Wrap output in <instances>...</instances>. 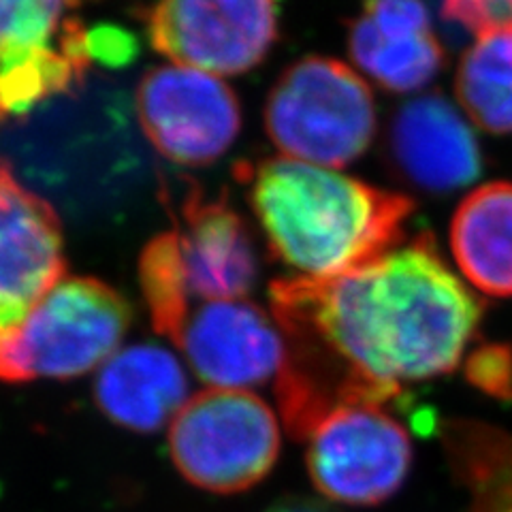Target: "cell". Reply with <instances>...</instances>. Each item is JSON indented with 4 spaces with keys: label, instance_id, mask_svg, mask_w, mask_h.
Here are the masks:
<instances>
[{
    "label": "cell",
    "instance_id": "obj_20",
    "mask_svg": "<svg viewBox=\"0 0 512 512\" xmlns=\"http://www.w3.org/2000/svg\"><path fill=\"white\" fill-rule=\"evenodd\" d=\"M442 13L478 39L512 35V0H442Z\"/></svg>",
    "mask_w": 512,
    "mask_h": 512
},
{
    "label": "cell",
    "instance_id": "obj_21",
    "mask_svg": "<svg viewBox=\"0 0 512 512\" xmlns=\"http://www.w3.org/2000/svg\"><path fill=\"white\" fill-rule=\"evenodd\" d=\"M468 378L478 387L495 397H512V350L508 346H483L468 361Z\"/></svg>",
    "mask_w": 512,
    "mask_h": 512
},
{
    "label": "cell",
    "instance_id": "obj_19",
    "mask_svg": "<svg viewBox=\"0 0 512 512\" xmlns=\"http://www.w3.org/2000/svg\"><path fill=\"white\" fill-rule=\"evenodd\" d=\"M75 0H0V52L60 47Z\"/></svg>",
    "mask_w": 512,
    "mask_h": 512
},
{
    "label": "cell",
    "instance_id": "obj_3",
    "mask_svg": "<svg viewBox=\"0 0 512 512\" xmlns=\"http://www.w3.org/2000/svg\"><path fill=\"white\" fill-rule=\"evenodd\" d=\"M131 306L96 278H64L22 323L0 329V382L75 378L116 355Z\"/></svg>",
    "mask_w": 512,
    "mask_h": 512
},
{
    "label": "cell",
    "instance_id": "obj_15",
    "mask_svg": "<svg viewBox=\"0 0 512 512\" xmlns=\"http://www.w3.org/2000/svg\"><path fill=\"white\" fill-rule=\"evenodd\" d=\"M457 267L480 293L512 297V182H491L461 201L451 222Z\"/></svg>",
    "mask_w": 512,
    "mask_h": 512
},
{
    "label": "cell",
    "instance_id": "obj_16",
    "mask_svg": "<svg viewBox=\"0 0 512 512\" xmlns=\"http://www.w3.org/2000/svg\"><path fill=\"white\" fill-rule=\"evenodd\" d=\"M90 60L88 32L77 20L71 22L60 47L0 52V118L24 114L82 82Z\"/></svg>",
    "mask_w": 512,
    "mask_h": 512
},
{
    "label": "cell",
    "instance_id": "obj_22",
    "mask_svg": "<svg viewBox=\"0 0 512 512\" xmlns=\"http://www.w3.org/2000/svg\"><path fill=\"white\" fill-rule=\"evenodd\" d=\"M88 50L92 58L107 64H124L135 56V41L120 28H96L88 32Z\"/></svg>",
    "mask_w": 512,
    "mask_h": 512
},
{
    "label": "cell",
    "instance_id": "obj_6",
    "mask_svg": "<svg viewBox=\"0 0 512 512\" xmlns=\"http://www.w3.org/2000/svg\"><path fill=\"white\" fill-rule=\"evenodd\" d=\"M382 404H346L320 421L308 440V472L325 498L348 506L389 500L412 466L404 425Z\"/></svg>",
    "mask_w": 512,
    "mask_h": 512
},
{
    "label": "cell",
    "instance_id": "obj_4",
    "mask_svg": "<svg viewBox=\"0 0 512 512\" xmlns=\"http://www.w3.org/2000/svg\"><path fill=\"white\" fill-rule=\"evenodd\" d=\"M376 120L365 79L325 56L288 67L265 107L267 135L284 158L325 169L350 165L370 148Z\"/></svg>",
    "mask_w": 512,
    "mask_h": 512
},
{
    "label": "cell",
    "instance_id": "obj_10",
    "mask_svg": "<svg viewBox=\"0 0 512 512\" xmlns=\"http://www.w3.org/2000/svg\"><path fill=\"white\" fill-rule=\"evenodd\" d=\"M67 274L52 205L0 163V329L22 323Z\"/></svg>",
    "mask_w": 512,
    "mask_h": 512
},
{
    "label": "cell",
    "instance_id": "obj_13",
    "mask_svg": "<svg viewBox=\"0 0 512 512\" xmlns=\"http://www.w3.org/2000/svg\"><path fill=\"white\" fill-rule=\"evenodd\" d=\"M389 154L412 186L431 192L472 184L483 165L470 124L438 94L397 109L389 126Z\"/></svg>",
    "mask_w": 512,
    "mask_h": 512
},
{
    "label": "cell",
    "instance_id": "obj_11",
    "mask_svg": "<svg viewBox=\"0 0 512 512\" xmlns=\"http://www.w3.org/2000/svg\"><path fill=\"white\" fill-rule=\"evenodd\" d=\"M173 233L190 299L235 301L252 291L259 276L252 235L227 199H207L195 190L184 199Z\"/></svg>",
    "mask_w": 512,
    "mask_h": 512
},
{
    "label": "cell",
    "instance_id": "obj_1",
    "mask_svg": "<svg viewBox=\"0 0 512 512\" xmlns=\"http://www.w3.org/2000/svg\"><path fill=\"white\" fill-rule=\"evenodd\" d=\"M269 295L288 370L318 393L376 404L453 372L483 316L429 233L340 276L276 280Z\"/></svg>",
    "mask_w": 512,
    "mask_h": 512
},
{
    "label": "cell",
    "instance_id": "obj_18",
    "mask_svg": "<svg viewBox=\"0 0 512 512\" xmlns=\"http://www.w3.org/2000/svg\"><path fill=\"white\" fill-rule=\"evenodd\" d=\"M139 284L152 314L154 329L175 340L186 316L190 297L178 263V239L173 231L156 235L139 256Z\"/></svg>",
    "mask_w": 512,
    "mask_h": 512
},
{
    "label": "cell",
    "instance_id": "obj_8",
    "mask_svg": "<svg viewBox=\"0 0 512 512\" xmlns=\"http://www.w3.org/2000/svg\"><path fill=\"white\" fill-rule=\"evenodd\" d=\"M135 103L152 146L178 165L214 163L242 128L233 90L212 73L180 64L143 75Z\"/></svg>",
    "mask_w": 512,
    "mask_h": 512
},
{
    "label": "cell",
    "instance_id": "obj_5",
    "mask_svg": "<svg viewBox=\"0 0 512 512\" xmlns=\"http://www.w3.org/2000/svg\"><path fill=\"white\" fill-rule=\"evenodd\" d=\"M173 466L210 493L246 491L276 466L280 427L259 395L207 389L190 397L169 429Z\"/></svg>",
    "mask_w": 512,
    "mask_h": 512
},
{
    "label": "cell",
    "instance_id": "obj_7",
    "mask_svg": "<svg viewBox=\"0 0 512 512\" xmlns=\"http://www.w3.org/2000/svg\"><path fill=\"white\" fill-rule=\"evenodd\" d=\"M154 50L180 67L239 75L278 37V0H158L148 15Z\"/></svg>",
    "mask_w": 512,
    "mask_h": 512
},
{
    "label": "cell",
    "instance_id": "obj_14",
    "mask_svg": "<svg viewBox=\"0 0 512 512\" xmlns=\"http://www.w3.org/2000/svg\"><path fill=\"white\" fill-rule=\"evenodd\" d=\"M99 410L120 427L156 431L188 402V378L180 361L156 344L116 352L94 382Z\"/></svg>",
    "mask_w": 512,
    "mask_h": 512
},
{
    "label": "cell",
    "instance_id": "obj_12",
    "mask_svg": "<svg viewBox=\"0 0 512 512\" xmlns=\"http://www.w3.org/2000/svg\"><path fill=\"white\" fill-rule=\"evenodd\" d=\"M352 62L382 88L414 92L434 82L444 50L421 0H370L348 26Z\"/></svg>",
    "mask_w": 512,
    "mask_h": 512
},
{
    "label": "cell",
    "instance_id": "obj_2",
    "mask_svg": "<svg viewBox=\"0 0 512 512\" xmlns=\"http://www.w3.org/2000/svg\"><path fill=\"white\" fill-rule=\"evenodd\" d=\"M246 171L271 254L301 278H331L402 244L408 197L325 167L271 158Z\"/></svg>",
    "mask_w": 512,
    "mask_h": 512
},
{
    "label": "cell",
    "instance_id": "obj_23",
    "mask_svg": "<svg viewBox=\"0 0 512 512\" xmlns=\"http://www.w3.org/2000/svg\"><path fill=\"white\" fill-rule=\"evenodd\" d=\"M267 512H335L331 506L310 498H284L276 502Z\"/></svg>",
    "mask_w": 512,
    "mask_h": 512
},
{
    "label": "cell",
    "instance_id": "obj_17",
    "mask_svg": "<svg viewBox=\"0 0 512 512\" xmlns=\"http://www.w3.org/2000/svg\"><path fill=\"white\" fill-rule=\"evenodd\" d=\"M455 90L483 131L512 133V35L478 39L461 58Z\"/></svg>",
    "mask_w": 512,
    "mask_h": 512
},
{
    "label": "cell",
    "instance_id": "obj_9",
    "mask_svg": "<svg viewBox=\"0 0 512 512\" xmlns=\"http://www.w3.org/2000/svg\"><path fill=\"white\" fill-rule=\"evenodd\" d=\"M175 344L192 372L214 389L244 391L278 378L286 340L269 316L248 301H205L186 316Z\"/></svg>",
    "mask_w": 512,
    "mask_h": 512
}]
</instances>
